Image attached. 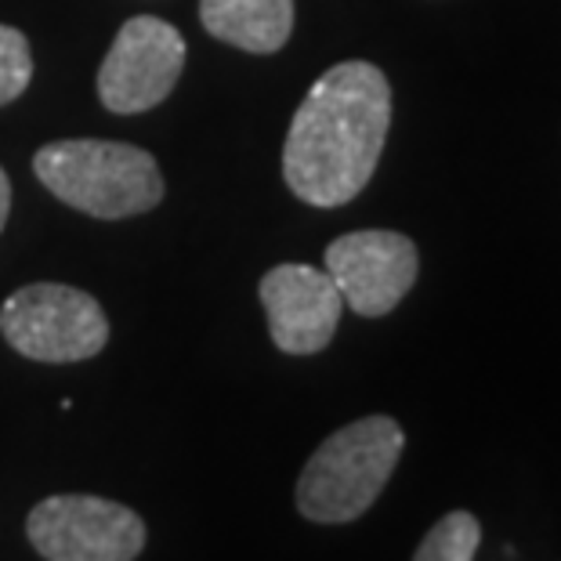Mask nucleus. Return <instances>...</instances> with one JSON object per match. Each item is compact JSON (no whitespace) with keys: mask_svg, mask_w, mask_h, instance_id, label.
I'll return each instance as SVG.
<instances>
[{"mask_svg":"<svg viewBox=\"0 0 561 561\" xmlns=\"http://www.w3.org/2000/svg\"><path fill=\"white\" fill-rule=\"evenodd\" d=\"M482 543V525L471 511L442 515L416 547L413 561H474Z\"/></svg>","mask_w":561,"mask_h":561,"instance_id":"nucleus-10","label":"nucleus"},{"mask_svg":"<svg viewBox=\"0 0 561 561\" xmlns=\"http://www.w3.org/2000/svg\"><path fill=\"white\" fill-rule=\"evenodd\" d=\"M185 69V37L171 22L138 15L121 26L99 69V99L110 113H146L174 91Z\"/></svg>","mask_w":561,"mask_h":561,"instance_id":"nucleus-6","label":"nucleus"},{"mask_svg":"<svg viewBox=\"0 0 561 561\" xmlns=\"http://www.w3.org/2000/svg\"><path fill=\"white\" fill-rule=\"evenodd\" d=\"M8 210H11V182H8L4 167H0V229L8 225Z\"/></svg>","mask_w":561,"mask_h":561,"instance_id":"nucleus-12","label":"nucleus"},{"mask_svg":"<svg viewBox=\"0 0 561 561\" xmlns=\"http://www.w3.org/2000/svg\"><path fill=\"white\" fill-rule=\"evenodd\" d=\"M33 174L66 207L91 218H135L163 199L160 163L127 141L66 138L33 157Z\"/></svg>","mask_w":561,"mask_h":561,"instance_id":"nucleus-2","label":"nucleus"},{"mask_svg":"<svg viewBox=\"0 0 561 561\" xmlns=\"http://www.w3.org/2000/svg\"><path fill=\"white\" fill-rule=\"evenodd\" d=\"M391 127V83L374 62L327 69L297 105L283 141L286 188L312 207H344L363 193Z\"/></svg>","mask_w":561,"mask_h":561,"instance_id":"nucleus-1","label":"nucleus"},{"mask_svg":"<svg viewBox=\"0 0 561 561\" xmlns=\"http://www.w3.org/2000/svg\"><path fill=\"white\" fill-rule=\"evenodd\" d=\"M199 22L214 41L276 55L294 33V0H199Z\"/></svg>","mask_w":561,"mask_h":561,"instance_id":"nucleus-9","label":"nucleus"},{"mask_svg":"<svg viewBox=\"0 0 561 561\" xmlns=\"http://www.w3.org/2000/svg\"><path fill=\"white\" fill-rule=\"evenodd\" d=\"M26 536L47 561H135L146 547V522L113 500L62 493L30 511Z\"/></svg>","mask_w":561,"mask_h":561,"instance_id":"nucleus-5","label":"nucleus"},{"mask_svg":"<svg viewBox=\"0 0 561 561\" xmlns=\"http://www.w3.org/2000/svg\"><path fill=\"white\" fill-rule=\"evenodd\" d=\"M268 316V333L286 355H316L333 341L344 297L327 268L276 265L257 286Z\"/></svg>","mask_w":561,"mask_h":561,"instance_id":"nucleus-8","label":"nucleus"},{"mask_svg":"<svg viewBox=\"0 0 561 561\" xmlns=\"http://www.w3.org/2000/svg\"><path fill=\"white\" fill-rule=\"evenodd\" d=\"M405 449V432L399 421L377 413L363 416L341 432H333L308 457L297 479V511L308 522L344 525L363 518Z\"/></svg>","mask_w":561,"mask_h":561,"instance_id":"nucleus-3","label":"nucleus"},{"mask_svg":"<svg viewBox=\"0 0 561 561\" xmlns=\"http://www.w3.org/2000/svg\"><path fill=\"white\" fill-rule=\"evenodd\" d=\"M0 333L26 359L83 363L110 341V319L91 294L66 283H30L0 308Z\"/></svg>","mask_w":561,"mask_h":561,"instance_id":"nucleus-4","label":"nucleus"},{"mask_svg":"<svg viewBox=\"0 0 561 561\" xmlns=\"http://www.w3.org/2000/svg\"><path fill=\"white\" fill-rule=\"evenodd\" d=\"M327 272L355 316L380 319L413 290L421 254L410 236L363 229L327 247Z\"/></svg>","mask_w":561,"mask_h":561,"instance_id":"nucleus-7","label":"nucleus"},{"mask_svg":"<svg viewBox=\"0 0 561 561\" xmlns=\"http://www.w3.org/2000/svg\"><path fill=\"white\" fill-rule=\"evenodd\" d=\"M33 80L30 41L19 30L0 26V105L15 102Z\"/></svg>","mask_w":561,"mask_h":561,"instance_id":"nucleus-11","label":"nucleus"}]
</instances>
